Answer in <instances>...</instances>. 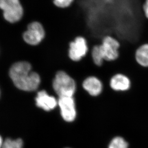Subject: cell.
I'll return each instance as SVG.
<instances>
[{
    "label": "cell",
    "mask_w": 148,
    "mask_h": 148,
    "mask_svg": "<svg viewBox=\"0 0 148 148\" xmlns=\"http://www.w3.org/2000/svg\"><path fill=\"white\" fill-rule=\"evenodd\" d=\"M58 104L63 119L67 122L73 121L75 119L76 113L73 97H60Z\"/></svg>",
    "instance_id": "obj_7"
},
{
    "label": "cell",
    "mask_w": 148,
    "mask_h": 148,
    "mask_svg": "<svg viewBox=\"0 0 148 148\" xmlns=\"http://www.w3.org/2000/svg\"><path fill=\"white\" fill-rule=\"evenodd\" d=\"M108 148H128V144L121 137H116L111 141Z\"/></svg>",
    "instance_id": "obj_14"
},
{
    "label": "cell",
    "mask_w": 148,
    "mask_h": 148,
    "mask_svg": "<svg viewBox=\"0 0 148 148\" xmlns=\"http://www.w3.org/2000/svg\"><path fill=\"white\" fill-rule=\"evenodd\" d=\"M82 87L92 96L100 95L103 88L102 82L95 76H91L85 79L82 83Z\"/></svg>",
    "instance_id": "obj_10"
},
{
    "label": "cell",
    "mask_w": 148,
    "mask_h": 148,
    "mask_svg": "<svg viewBox=\"0 0 148 148\" xmlns=\"http://www.w3.org/2000/svg\"><path fill=\"white\" fill-rule=\"evenodd\" d=\"M52 85L53 89L59 97H73L76 87L74 79L66 71L62 70L56 73Z\"/></svg>",
    "instance_id": "obj_2"
},
{
    "label": "cell",
    "mask_w": 148,
    "mask_h": 148,
    "mask_svg": "<svg viewBox=\"0 0 148 148\" xmlns=\"http://www.w3.org/2000/svg\"><path fill=\"white\" fill-rule=\"evenodd\" d=\"M142 10L144 16L148 20V0H144L142 5Z\"/></svg>",
    "instance_id": "obj_16"
},
{
    "label": "cell",
    "mask_w": 148,
    "mask_h": 148,
    "mask_svg": "<svg viewBox=\"0 0 148 148\" xmlns=\"http://www.w3.org/2000/svg\"><path fill=\"white\" fill-rule=\"evenodd\" d=\"M0 8L4 19L10 24L19 22L24 16V7L20 0H0Z\"/></svg>",
    "instance_id": "obj_3"
},
{
    "label": "cell",
    "mask_w": 148,
    "mask_h": 148,
    "mask_svg": "<svg viewBox=\"0 0 148 148\" xmlns=\"http://www.w3.org/2000/svg\"><path fill=\"white\" fill-rule=\"evenodd\" d=\"M46 32L42 23L34 21L30 23L22 34L24 42L31 46H38L46 38Z\"/></svg>",
    "instance_id": "obj_5"
},
{
    "label": "cell",
    "mask_w": 148,
    "mask_h": 148,
    "mask_svg": "<svg viewBox=\"0 0 148 148\" xmlns=\"http://www.w3.org/2000/svg\"><path fill=\"white\" fill-rule=\"evenodd\" d=\"M89 51L87 40L84 36H77L69 45L68 57L73 62H80Z\"/></svg>",
    "instance_id": "obj_6"
},
{
    "label": "cell",
    "mask_w": 148,
    "mask_h": 148,
    "mask_svg": "<svg viewBox=\"0 0 148 148\" xmlns=\"http://www.w3.org/2000/svg\"><path fill=\"white\" fill-rule=\"evenodd\" d=\"M91 57L94 65L97 67H102L105 63V60L100 49L99 44H95L92 46L91 52Z\"/></svg>",
    "instance_id": "obj_12"
},
{
    "label": "cell",
    "mask_w": 148,
    "mask_h": 148,
    "mask_svg": "<svg viewBox=\"0 0 148 148\" xmlns=\"http://www.w3.org/2000/svg\"><path fill=\"white\" fill-rule=\"evenodd\" d=\"M109 85L114 91L125 92L130 89L132 86V80L124 73H116L110 79Z\"/></svg>",
    "instance_id": "obj_8"
},
{
    "label": "cell",
    "mask_w": 148,
    "mask_h": 148,
    "mask_svg": "<svg viewBox=\"0 0 148 148\" xmlns=\"http://www.w3.org/2000/svg\"><path fill=\"white\" fill-rule=\"evenodd\" d=\"M23 141L18 138L13 140L10 138H7L3 143L1 148H22Z\"/></svg>",
    "instance_id": "obj_13"
},
{
    "label": "cell",
    "mask_w": 148,
    "mask_h": 148,
    "mask_svg": "<svg viewBox=\"0 0 148 148\" xmlns=\"http://www.w3.org/2000/svg\"><path fill=\"white\" fill-rule=\"evenodd\" d=\"M74 0H53V3L56 7L65 9L71 5Z\"/></svg>",
    "instance_id": "obj_15"
},
{
    "label": "cell",
    "mask_w": 148,
    "mask_h": 148,
    "mask_svg": "<svg viewBox=\"0 0 148 148\" xmlns=\"http://www.w3.org/2000/svg\"><path fill=\"white\" fill-rule=\"evenodd\" d=\"M99 47L105 62H115L119 57L121 43L114 36L111 35L103 36Z\"/></svg>",
    "instance_id": "obj_4"
},
{
    "label": "cell",
    "mask_w": 148,
    "mask_h": 148,
    "mask_svg": "<svg viewBox=\"0 0 148 148\" xmlns=\"http://www.w3.org/2000/svg\"><path fill=\"white\" fill-rule=\"evenodd\" d=\"M135 59L140 66L148 68V43L143 44L137 48L135 53Z\"/></svg>",
    "instance_id": "obj_11"
},
{
    "label": "cell",
    "mask_w": 148,
    "mask_h": 148,
    "mask_svg": "<svg viewBox=\"0 0 148 148\" xmlns=\"http://www.w3.org/2000/svg\"><path fill=\"white\" fill-rule=\"evenodd\" d=\"M36 102L37 106L47 111L51 110L56 108L58 103L54 97L49 95L46 91L44 90L38 92Z\"/></svg>",
    "instance_id": "obj_9"
},
{
    "label": "cell",
    "mask_w": 148,
    "mask_h": 148,
    "mask_svg": "<svg viewBox=\"0 0 148 148\" xmlns=\"http://www.w3.org/2000/svg\"><path fill=\"white\" fill-rule=\"evenodd\" d=\"M32 69L31 63L26 60L17 61L11 65L9 75L16 87L28 92L38 89L40 84V77Z\"/></svg>",
    "instance_id": "obj_1"
}]
</instances>
